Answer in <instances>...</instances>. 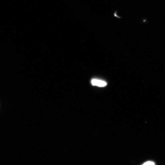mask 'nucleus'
Wrapping results in <instances>:
<instances>
[{
    "mask_svg": "<svg viewBox=\"0 0 165 165\" xmlns=\"http://www.w3.org/2000/svg\"><path fill=\"white\" fill-rule=\"evenodd\" d=\"M143 165H154L155 163L152 161H148L144 163Z\"/></svg>",
    "mask_w": 165,
    "mask_h": 165,
    "instance_id": "nucleus-2",
    "label": "nucleus"
},
{
    "mask_svg": "<svg viewBox=\"0 0 165 165\" xmlns=\"http://www.w3.org/2000/svg\"><path fill=\"white\" fill-rule=\"evenodd\" d=\"M91 83L93 86L100 87H105L107 85V83L105 82L96 79H92Z\"/></svg>",
    "mask_w": 165,
    "mask_h": 165,
    "instance_id": "nucleus-1",
    "label": "nucleus"
},
{
    "mask_svg": "<svg viewBox=\"0 0 165 165\" xmlns=\"http://www.w3.org/2000/svg\"><path fill=\"white\" fill-rule=\"evenodd\" d=\"M117 11H115L114 13V16L115 17H116L117 18H121L119 17V16H118L117 15Z\"/></svg>",
    "mask_w": 165,
    "mask_h": 165,
    "instance_id": "nucleus-3",
    "label": "nucleus"
}]
</instances>
